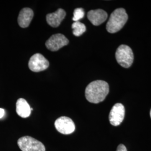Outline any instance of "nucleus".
<instances>
[{
  "label": "nucleus",
  "mask_w": 151,
  "mask_h": 151,
  "mask_svg": "<svg viewBox=\"0 0 151 151\" xmlns=\"http://www.w3.org/2000/svg\"><path fill=\"white\" fill-rule=\"evenodd\" d=\"M109 92L108 83L103 80L91 82L85 90V96L90 103L98 104L103 101Z\"/></svg>",
  "instance_id": "obj_1"
},
{
  "label": "nucleus",
  "mask_w": 151,
  "mask_h": 151,
  "mask_svg": "<svg viewBox=\"0 0 151 151\" xmlns=\"http://www.w3.org/2000/svg\"><path fill=\"white\" fill-rule=\"evenodd\" d=\"M128 16L125 9H117L112 12L106 24V30L110 33H115L120 30L128 20Z\"/></svg>",
  "instance_id": "obj_2"
},
{
  "label": "nucleus",
  "mask_w": 151,
  "mask_h": 151,
  "mask_svg": "<svg viewBox=\"0 0 151 151\" xmlns=\"http://www.w3.org/2000/svg\"><path fill=\"white\" fill-rule=\"evenodd\" d=\"M115 58L118 63L124 68L130 67L134 60V55L132 49L126 45H121L117 49Z\"/></svg>",
  "instance_id": "obj_3"
},
{
  "label": "nucleus",
  "mask_w": 151,
  "mask_h": 151,
  "mask_svg": "<svg viewBox=\"0 0 151 151\" xmlns=\"http://www.w3.org/2000/svg\"><path fill=\"white\" fill-rule=\"evenodd\" d=\"M17 145L22 151H45L43 144L30 136H24L17 140Z\"/></svg>",
  "instance_id": "obj_4"
},
{
  "label": "nucleus",
  "mask_w": 151,
  "mask_h": 151,
  "mask_svg": "<svg viewBox=\"0 0 151 151\" xmlns=\"http://www.w3.org/2000/svg\"><path fill=\"white\" fill-rule=\"evenodd\" d=\"M28 65L30 70L32 72H39L47 69L49 63L42 54L36 53L30 58Z\"/></svg>",
  "instance_id": "obj_5"
},
{
  "label": "nucleus",
  "mask_w": 151,
  "mask_h": 151,
  "mask_svg": "<svg viewBox=\"0 0 151 151\" xmlns=\"http://www.w3.org/2000/svg\"><path fill=\"white\" fill-rule=\"evenodd\" d=\"M54 125L60 133L63 134H70L75 130V125L72 119L67 116H61L57 119Z\"/></svg>",
  "instance_id": "obj_6"
},
{
  "label": "nucleus",
  "mask_w": 151,
  "mask_h": 151,
  "mask_svg": "<svg viewBox=\"0 0 151 151\" xmlns=\"http://www.w3.org/2000/svg\"><path fill=\"white\" fill-rule=\"evenodd\" d=\"M69 40L62 34H56L49 38L46 42V47L52 52H55L68 45Z\"/></svg>",
  "instance_id": "obj_7"
},
{
  "label": "nucleus",
  "mask_w": 151,
  "mask_h": 151,
  "mask_svg": "<svg viewBox=\"0 0 151 151\" xmlns=\"http://www.w3.org/2000/svg\"><path fill=\"white\" fill-rule=\"evenodd\" d=\"M125 116V108L123 104L117 103L111 109L109 114V121L113 126H118L122 123Z\"/></svg>",
  "instance_id": "obj_8"
},
{
  "label": "nucleus",
  "mask_w": 151,
  "mask_h": 151,
  "mask_svg": "<svg viewBox=\"0 0 151 151\" xmlns=\"http://www.w3.org/2000/svg\"><path fill=\"white\" fill-rule=\"evenodd\" d=\"M87 18L95 26L101 25L108 18V14L101 9L90 10L87 13Z\"/></svg>",
  "instance_id": "obj_9"
},
{
  "label": "nucleus",
  "mask_w": 151,
  "mask_h": 151,
  "mask_svg": "<svg viewBox=\"0 0 151 151\" xmlns=\"http://www.w3.org/2000/svg\"><path fill=\"white\" fill-rule=\"evenodd\" d=\"M66 15L65 11L62 9H58L53 13L48 14L46 16L47 22L49 25L53 27L60 26Z\"/></svg>",
  "instance_id": "obj_10"
},
{
  "label": "nucleus",
  "mask_w": 151,
  "mask_h": 151,
  "mask_svg": "<svg viewBox=\"0 0 151 151\" xmlns=\"http://www.w3.org/2000/svg\"><path fill=\"white\" fill-rule=\"evenodd\" d=\"M34 12L31 9L26 7L22 9L18 16L17 22L19 26L22 28L28 27L32 20Z\"/></svg>",
  "instance_id": "obj_11"
},
{
  "label": "nucleus",
  "mask_w": 151,
  "mask_h": 151,
  "mask_svg": "<svg viewBox=\"0 0 151 151\" xmlns=\"http://www.w3.org/2000/svg\"><path fill=\"white\" fill-rule=\"evenodd\" d=\"M16 111L19 116L23 118H27L30 115L32 110L27 101L24 99L20 98L16 102Z\"/></svg>",
  "instance_id": "obj_12"
},
{
  "label": "nucleus",
  "mask_w": 151,
  "mask_h": 151,
  "mask_svg": "<svg viewBox=\"0 0 151 151\" xmlns=\"http://www.w3.org/2000/svg\"><path fill=\"white\" fill-rule=\"evenodd\" d=\"M73 34L76 37H80L86 30L85 25L80 22H74L72 25Z\"/></svg>",
  "instance_id": "obj_13"
},
{
  "label": "nucleus",
  "mask_w": 151,
  "mask_h": 151,
  "mask_svg": "<svg viewBox=\"0 0 151 151\" xmlns=\"http://www.w3.org/2000/svg\"><path fill=\"white\" fill-rule=\"evenodd\" d=\"M85 15V11L82 8H76L73 12V16L72 20L74 22H79Z\"/></svg>",
  "instance_id": "obj_14"
},
{
  "label": "nucleus",
  "mask_w": 151,
  "mask_h": 151,
  "mask_svg": "<svg viewBox=\"0 0 151 151\" xmlns=\"http://www.w3.org/2000/svg\"><path fill=\"white\" fill-rule=\"evenodd\" d=\"M116 151H127V150L126 147L124 146V145L120 144L118 146Z\"/></svg>",
  "instance_id": "obj_15"
},
{
  "label": "nucleus",
  "mask_w": 151,
  "mask_h": 151,
  "mask_svg": "<svg viewBox=\"0 0 151 151\" xmlns=\"http://www.w3.org/2000/svg\"><path fill=\"white\" fill-rule=\"evenodd\" d=\"M5 113V111L4 109L0 108V119L4 117Z\"/></svg>",
  "instance_id": "obj_16"
},
{
  "label": "nucleus",
  "mask_w": 151,
  "mask_h": 151,
  "mask_svg": "<svg viewBox=\"0 0 151 151\" xmlns=\"http://www.w3.org/2000/svg\"><path fill=\"white\" fill-rule=\"evenodd\" d=\"M150 116H151V111H150Z\"/></svg>",
  "instance_id": "obj_17"
}]
</instances>
